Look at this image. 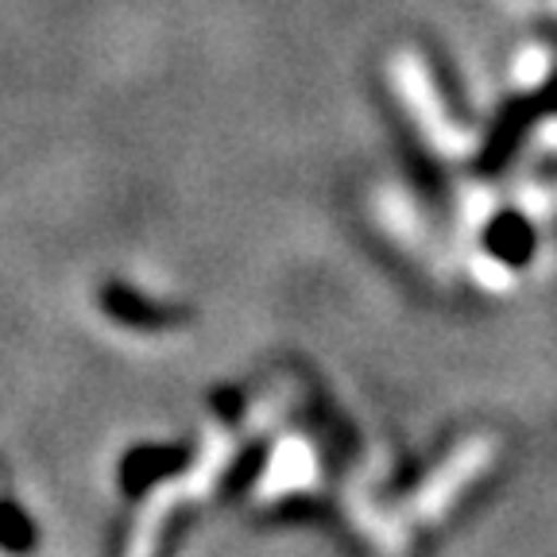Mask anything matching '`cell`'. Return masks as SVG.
Listing matches in <instances>:
<instances>
[{
	"mask_svg": "<svg viewBox=\"0 0 557 557\" xmlns=\"http://www.w3.org/2000/svg\"><path fill=\"white\" fill-rule=\"evenodd\" d=\"M534 121H542V109H539V101H534V89L531 94L507 97V101L499 104L496 121L487 124L484 139H480L476 163H472L476 166V174L492 178V174L507 171L511 159L519 156V148L527 144V136H531Z\"/></svg>",
	"mask_w": 557,
	"mask_h": 557,
	"instance_id": "6da1fadb",
	"label": "cell"
},
{
	"mask_svg": "<svg viewBox=\"0 0 557 557\" xmlns=\"http://www.w3.org/2000/svg\"><path fill=\"white\" fill-rule=\"evenodd\" d=\"M97 302H101V313L109 318V322L124 325V330H136V333L174 330V325H183L186 318H190L186 306L159 302V298H151V295H144V290L121 283V278L104 283V287L97 290Z\"/></svg>",
	"mask_w": 557,
	"mask_h": 557,
	"instance_id": "7a4b0ae2",
	"label": "cell"
},
{
	"mask_svg": "<svg viewBox=\"0 0 557 557\" xmlns=\"http://www.w3.org/2000/svg\"><path fill=\"white\" fill-rule=\"evenodd\" d=\"M480 248H484L499 268L522 271L539 252V233L531 218H522L519 209H496L480 228Z\"/></svg>",
	"mask_w": 557,
	"mask_h": 557,
	"instance_id": "277c9868",
	"label": "cell"
},
{
	"mask_svg": "<svg viewBox=\"0 0 557 557\" xmlns=\"http://www.w3.org/2000/svg\"><path fill=\"white\" fill-rule=\"evenodd\" d=\"M0 546L4 549H27L35 546V522L24 507L12 499H0Z\"/></svg>",
	"mask_w": 557,
	"mask_h": 557,
	"instance_id": "8992f818",
	"label": "cell"
},
{
	"mask_svg": "<svg viewBox=\"0 0 557 557\" xmlns=\"http://www.w3.org/2000/svg\"><path fill=\"white\" fill-rule=\"evenodd\" d=\"M190 457H194L190 445H183V442L132 445L121 457V469H116L121 492L128 499H144L156 484H163V480L190 469Z\"/></svg>",
	"mask_w": 557,
	"mask_h": 557,
	"instance_id": "3957f363",
	"label": "cell"
},
{
	"mask_svg": "<svg viewBox=\"0 0 557 557\" xmlns=\"http://www.w3.org/2000/svg\"><path fill=\"white\" fill-rule=\"evenodd\" d=\"M268 465H271V445L268 442L244 445V449L236 453V461L228 465L225 480H221V496H225V499L248 496V492L260 484L263 472H268Z\"/></svg>",
	"mask_w": 557,
	"mask_h": 557,
	"instance_id": "5b68a950",
	"label": "cell"
}]
</instances>
